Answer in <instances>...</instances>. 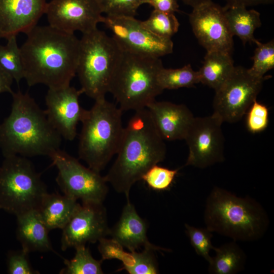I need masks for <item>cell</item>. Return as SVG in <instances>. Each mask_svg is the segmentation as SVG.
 <instances>
[{"instance_id":"8992f818","label":"cell","mask_w":274,"mask_h":274,"mask_svg":"<svg viewBox=\"0 0 274 274\" xmlns=\"http://www.w3.org/2000/svg\"><path fill=\"white\" fill-rule=\"evenodd\" d=\"M162 67L160 58L123 50L109 90L123 112L146 108L156 100L163 91L157 81Z\"/></svg>"},{"instance_id":"5b68a950","label":"cell","mask_w":274,"mask_h":274,"mask_svg":"<svg viewBox=\"0 0 274 274\" xmlns=\"http://www.w3.org/2000/svg\"><path fill=\"white\" fill-rule=\"evenodd\" d=\"M123 111L105 97L95 100L81 122L78 155L100 173L116 154L123 133Z\"/></svg>"},{"instance_id":"52a82bcc","label":"cell","mask_w":274,"mask_h":274,"mask_svg":"<svg viewBox=\"0 0 274 274\" xmlns=\"http://www.w3.org/2000/svg\"><path fill=\"white\" fill-rule=\"evenodd\" d=\"M123 50L98 28L82 35L77 73L81 90L94 100L105 97Z\"/></svg>"},{"instance_id":"7402d4cb","label":"cell","mask_w":274,"mask_h":274,"mask_svg":"<svg viewBox=\"0 0 274 274\" xmlns=\"http://www.w3.org/2000/svg\"><path fill=\"white\" fill-rule=\"evenodd\" d=\"M235 66L231 54L225 52L207 51L198 71L200 83L218 90L229 78Z\"/></svg>"},{"instance_id":"f35d334b","label":"cell","mask_w":274,"mask_h":274,"mask_svg":"<svg viewBox=\"0 0 274 274\" xmlns=\"http://www.w3.org/2000/svg\"><path fill=\"white\" fill-rule=\"evenodd\" d=\"M12 77L0 65V93L13 92L11 86L13 81Z\"/></svg>"},{"instance_id":"603a6c76","label":"cell","mask_w":274,"mask_h":274,"mask_svg":"<svg viewBox=\"0 0 274 274\" xmlns=\"http://www.w3.org/2000/svg\"><path fill=\"white\" fill-rule=\"evenodd\" d=\"M225 11L226 20L231 35L238 37L244 44H255L258 41L254 36L256 29L261 25L260 14L254 9L234 6Z\"/></svg>"},{"instance_id":"1f68e13d","label":"cell","mask_w":274,"mask_h":274,"mask_svg":"<svg viewBox=\"0 0 274 274\" xmlns=\"http://www.w3.org/2000/svg\"><path fill=\"white\" fill-rule=\"evenodd\" d=\"M179 169H170L156 164L142 177L147 185L156 191H164L172 185Z\"/></svg>"},{"instance_id":"7c38bea8","label":"cell","mask_w":274,"mask_h":274,"mask_svg":"<svg viewBox=\"0 0 274 274\" xmlns=\"http://www.w3.org/2000/svg\"><path fill=\"white\" fill-rule=\"evenodd\" d=\"M102 23L124 51L158 58L173 52L171 39L154 35L134 17L105 16Z\"/></svg>"},{"instance_id":"f1b7e54d","label":"cell","mask_w":274,"mask_h":274,"mask_svg":"<svg viewBox=\"0 0 274 274\" xmlns=\"http://www.w3.org/2000/svg\"><path fill=\"white\" fill-rule=\"evenodd\" d=\"M143 26L154 35L163 38L171 39L179 28V22L175 13L153 10L149 17L141 21Z\"/></svg>"},{"instance_id":"ac0fdd59","label":"cell","mask_w":274,"mask_h":274,"mask_svg":"<svg viewBox=\"0 0 274 274\" xmlns=\"http://www.w3.org/2000/svg\"><path fill=\"white\" fill-rule=\"evenodd\" d=\"M146 108L164 141L184 140L195 117L184 104L155 100Z\"/></svg>"},{"instance_id":"4fadbf2b","label":"cell","mask_w":274,"mask_h":274,"mask_svg":"<svg viewBox=\"0 0 274 274\" xmlns=\"http://www.w3.org/2000/svg\"><path fill=\"white\" fill-rule=\"evenodd\" d=\"M45 14L49 25L72 33L90 32L104 19L98 0H51Z\"/></svg>"},{"instance_id":"277c9868","label":"cell","mask_w":274,"mask_h":274,"mask_svg":"<svg viewBox=\"0 0 274 274\" xmlns=\"http://www.w3.org/2000/svg\"><path fill=\"white\" fill-rule=\"evenodd\" d=\"M204 221L212 232L235 242L260 239L269 224L266 211L255 199L237 196L218 187H214L207 198Z\"/></svg>"},{"instance_id":"9a60e30c","label":"cell","mask_w":274,"mask_h":274,"mask_svg":"<svg viewBox=\"0 0 274 274\" xmlns=\"http://www.w3.org/2000/svg\"><path fill=\"white\" fill-rule=\"evenodd\" d=\"M107 212L102 203H79L71 219L62 229L61 249L95 243L109 235Z\"/></svg>"},{"instance_id":"e0dca14e","label":"cell","mask_w":274,"mask_h":274,"mask_svg":"<svg viewBox=\"0 0 274 274\" xmlns=\"http://www.w3.org/2000/svg\"><path fill=\"white\" fill-rule=\"evenodd\" d=\"M46 0H0V39L26 33L45 14Z\"/></svg>"},{"instance_id":"3957f363","label":"cell","mask_w":274,"mask_h":274,"mask_svg":"<svg viewBox=\"0 0 274 274\" xmlns=\"http://www.w3.org/2000/svg\"><path fill=\"white\" fill-rule=\"evenodd\" d=\"M10 115L0 124V148L4 157L48 156L60 149L61 136L28 93L12 94Z\"/></svg>"},{"instance_id":"836d02e7","label":"cell","mask_w":274,"mask_h":274,"mask_svg":"<svg viewBox=\"0 0 274 274\" xmlns=\"http://www.w3.org/2000/svg\"><path fill=\"white\" fill-rule=\"evenodd\" d=\"M246 123L248 130L252 133L264 130L269 122L267 107L255 99L246 112Z\"/></svg>"},{"instance_id":"d4e9b609","label":"cell","mask_w":274,"mask_h":274,"mask_svg":"<svg viewBox=\"0 0 274 274\" xmlns=\"http://www.w3.org/2000/svg\"><path fill=\"white\" fill-rule=\"evenodd\" d=\"M157 81L163 90L191 88L200 83L198 71H194L190 64L175 69L162 67L158 73Z\"/></svg>"},{"instance_id":"6da1fadb","label":"cell","mask_w":274,"mask_h":274,"mask_svg":"<svg viewBox=\"0 0 274 274\" xmlns=\"http://www.w3.org/2000/svg\"><path fill=\"white\" fill-rule=\"evenodd\" d=\"M26 35L20 48L27 85L48 88L70 85L77 73L80 39L49 25H37Z\"/></svg>"},{"instance_id":"74e56055","label":"cell","mask_w":274,"mask_h":274,"mask_svg":"<svg viewBox=\"0 0 274 274\" xmlns=\"http://www.w3.org/2000/svg\"><path fill=\"white\" fill-rule=\"evenodd\" d=\"M274 0H225V5L223 7L224 10L234 6L248 7L261 4H272Z\"/></svg>"},{"instance_id":"8d00e7d4","label":"cell","mask_w":274,"mask_h":274,"mask_svg":"<svg viewBox=\"0 0 274 274\" xmlns=\"http://www.w3.org/2000/svg\"><path fill=\"white\" fill-rule=\"evenodd\" d=\"M178 0H146V4L150 5L153 10L175 13L179 11Z\"/></svg>"},{"instance_id":"2e32d148","label":"cell","mask_w":274,"mask_h":274,"mask_svg":"<svg viewBox=\"0 0 274 274\" xmlns=\"http://www.w3.org/2000/svg\"><path fill=\"white\" fill-rule=\"evenodd\" d=\"M83 93L70 85L48 88L45 97L47 117L62 138L72 141L77 134V127L86 110L80 105L79 97Z\"/></svg>"},{"instance_id":"e575fe53","label":"cell","mask_w":274,"mask_h":274,"mask_svg":"<svg viewBox=\"0 0 274 274\" xmlns=\"http://www.w3.org/2000/svg\"><path fill=\"white\" fill-rule=\"evenodd\" d=\"M29 253L21 249L10 251L7 255V271L10 274H38L33 268L28 257Z\"/></svg>"},{"instance_id":"d6986e66","label":"cell","mask_w":274,"mask_h":274,"mask_svg":"<svg viewBox=\"0 0 274 274\" xmlns=\"http://www.w3.org/2000/svg\"><path fill=\"white\" fill-rule=\"evenodd\" d=\"M127 200L119 220L110 229L109 235L130 251H136L141 246L152 248L157 251H170L169 249L156 246L149 241L146 221L139 216L129 199Z\"/></svg>"},{"instance_id":"d590c367","label":"cell","mask_w":274,"mask_h":274,"mask_svg":"<svg viewBox=\"0 0 274 274\" xmlns=\"http://www.w3.org/2000/svg\"><path fill=\"white\" fill-rule=\"evenodd\" d=\"M98 250L101 255V260L116 259L122 262L125 260L127 253L123 247L117 241L112 238H102L98 241Z\"/></svg>"},{"instance_id":"8fae6325","label":"cell","mask_w":274,"mask_h":274,"mask_svg":"<svg viewBox=\"0 0 274 274\" xmlns=\"http://www.w3.org/2000/svg\"><path fill=\"white\" fill-rule=\"evenodd\" d=\"M223 123L213 113L194 117L184 139L189 148L185 165L204 168L224 161Z\"/></svg>"},{"instance_id":"484cf974","label":"cell","mask_w":274,"mask_h":274,"mask_svg":"<svg viewBox=\"0 0 274 274\" xmlns=\"http://www.w3.org/2000/svg\"><path fill=\"white\" fill-rule=\"evenodd\" d=\"M74 257L70 260L64 259L65 267L60 271L61 274H102L101 264L102 260L95 259L89 249L82 245L75 248Z\"/></svg>"},{"instance_id":"7a4b0ae2","label":"cell","mask_w":274,"mask_h":274,"mask_svg":"<svg viewBox=\"0 0 274 274\" xmlns=\"http://www.w3.org/2000/svg\"><path fill=\"white\" fill-rule=\"evenodd\" d=\"M134 112L124 128L116 158L104 177L127 199L132 186L151 167L163 161L166 153L164 141L149 110L146 108Z\"/></svg>"},{"instance_id":"4dcf8cb0","label":"cell","mask_w":274,"mask_h":274,"mask_svg":"<svg viewBox=\"0 0 274 274\" xmlns=\"http://www.w3.org/2000/svg\"><path fill=\"white\" fill-rule=\"evenodd\" d=\"M185 227L191 245L197 254L210 263L212 257L209 253L215 248L212 244V232L207 228H197L187 224H185Z\"/></svg>"},{"instance_id":"ab89813d","label":"cell","mask_w":274,"mask_h":274,"mask_svg":"<svg viewBox=\"0 0 274 274\" xmlns=\"http://www.w3.org/2000/svg\"><path fill=\"white\" fill-rule=\"evenodd\" d=\"M185 4L194 8L212 0H182Z\"/></svg>"},{"instance_id":"ffe728a7","label":"cell","mask_w":274,"mask_h":274,"mask_svg":"<svg viewBox=\"0 0 274 274\" xmlns=\"http://www.w3.org/2000/svg\"><path fill=\"white\" fill-rule=\"evenodd\" d=\"M16 217V236L23 250L29 253L31 252L53 251L48 236L50 230L37 210L25 212Z\"/></svg>"},{"instance_id":"30bf717a","label":"cell","mask_w":274,"mask_h":274,"mask_svg":"<svg viewBox=\"0 0 274 274\" xmlns=\"http://www.w3.org/2000/svg\"><path fill=\"white\" fill-rule=\"evenodd\" d=\"M270 77H255L249 73L248 68L235 66L229 78L215 91L213 114L223 122L233 123L239 121L256 99L264 81Z\"/></svg>"},{"instance_id":"44dd1931","label":"cell","mask_w":274,"mask_h":274,"mask_svg":"<svg viewBox=\"0 0 274 274\" xmlns=\"http://www.w3.org/2000/svg\"><path fill=\"white\" fill-rule=\"evenodd\" d=\"M78 204L77 200L64 194L47 193L37 211L49 230L62 229Z\"/></svg>"},{"instance_id":"5bb4252c","label":"cell","mask_w":274,"mask_h":274,"mask_svg":"<svg viewBox=\"0 0 274 274\" xmlns=\"http://www.w3.org/2000/svg\"><path fill=\"white\" fill-rule=\"evenodd\" d=\"M189 19L195 36L207 51H217L232 54L233 36L222 7L210 1L193 8Z\"/></svg>"},{"instance_id":"d6a6232c","label":"cell","mask_w":274,"mask_h":274,"mask_svg":"<svg viewBox=\"0 0 274 274\" xmlns=\"http://www.w3.org/2000/svg\"><path fill=\"white\" fill-rule=\"evenodd\" d=\"M102 13L108 16L134 17L146 0H98Z\"/></svg>"},{"instance_id":"4316f807","label":"cell","mask_w":274,"mask_h":274,"mask_svg":"<svg viewBox=\"0 0 274 274\" xmlns=\"http://www.w3.org/2000/svg\"><path fill=\"white\" fill-rule=\"evenodd\" d=\"M6 45H0V65L17 84L24 79V70L20 48L16 36L8 38Z\"/></svg>"},{"instance_id":"f546056e","label":"cell","mask_w":274,"mask_h":274,"mask_svg":"<svg viewBox=\"0 0 274 274\" xmlns=\"http://www.w3.org/2000/svg\"><path fill=\"white\" fill-rule=\"evenodd\" d=\"M256 48L252 57V66L248 68L249 73L257 78H263L265 74L274 67V41L255 44Z\"/></svg>"},{"instance_id":"cb8c5ba5","label":"cell","mask_w":274,"mask_h":274,"mask_svg":"<svg viewBox=\"0 0 274 274\" xmlns=\"http://www.w3.org/2000/svg\"><path fill=\"white\" fill-rule=\"evenodd\" d=\"M215 256L212 258L208 271L211 274H235L244 270L246 255L242 248L233 242L215 247Z\"/></svg>"},{"instance_id":"83f0119b","label":"cell","mask_w":274,"mask_h":274,"mask_svg":"<svg viewBox=\"0 0 274 274\" xmlns=\"http://www.w3.org/2000/svg\"><path fill=\"white\" fill-rule=\"evenodd\" d=\"M152 248H144L141 252L135 251L127 253L122 262V269L129 274H156L159 273L157 260Z\"/></svg>"},{"instance_id":"9c48e42d","label":"cell","mask_w":274,"mask_h":274,"mask_svg":"<svg viewBox=\"0 0 274 274\" xmlns=\"http://www.w3.org/2000/svg\"><path fill=\"white\" fill-rule=\"evenodd\" d=\"M49 157L58 170L56 181L63 194L82 202L102 203L108 192L107 182L100 173L82 165L59 149Z\"/></svg>"},{"instance_id":"ba28073f","label":"cell","mask_w":274,"mask_h":274,"mask_svg":"<svg viewBox=\"0 0 274 274\" xmlns=\"http://www.w3.org/2000/svg\"><path fill=\"white\" fill-rule=\"evenodd\" d=\"M47 193L40 174L27 157H4L0 167V209L16 216L38 210Z\"/></svg>"}]
</instances>
